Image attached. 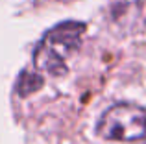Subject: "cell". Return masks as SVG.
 <instances>
[{
    "mask_svg": "<svg viewBox=\"0 0 146 144\" xmlns=\"http://www.w3.org/2000/svg\"><path fill=\"white\" fill-rule=\"evenodd\" d=\"M85 30L87 24L78 20H65L50 28L35 48V69L52 76L67 74V57L78 50Z\"/></svg>",
    "mask_w": 146,
    "mask_h": 144,
    "instance_id": "obj_1",
    "label": "cell"
},
{
    "mask_svg": "<svg viewBox=\"0 0 146 144\" xmlns=\"http://www.w3.org/2000/svg\"><path fill=\"white\" fill-rule=\"evenodd\" d=\"M98 135L107 141H143L146 139V109L133 104L111 105L98 122Z\"/></svg>",
    "mask_w": 146,
    "mask_h": 144,
    "instance_id": "obj_2",
    "label": "cell"
},
{
    "mask_svg": "<svg viewBox=\"0 0 146 144\" xmlns=\"http://www.w3.org/2000/svg\"><path fill=\"white\" fill-rule=\"evenodd\" d=\"M43 85H44L43 76L35 74V72H22L19 81H17V92L21 96H28V94L39 90Z\"/></svg>",
    "mask_w": 146,
    "mask_h": 144,
    "instance_id": "obj_3",
    "label": "cell"
}]
</instances>
